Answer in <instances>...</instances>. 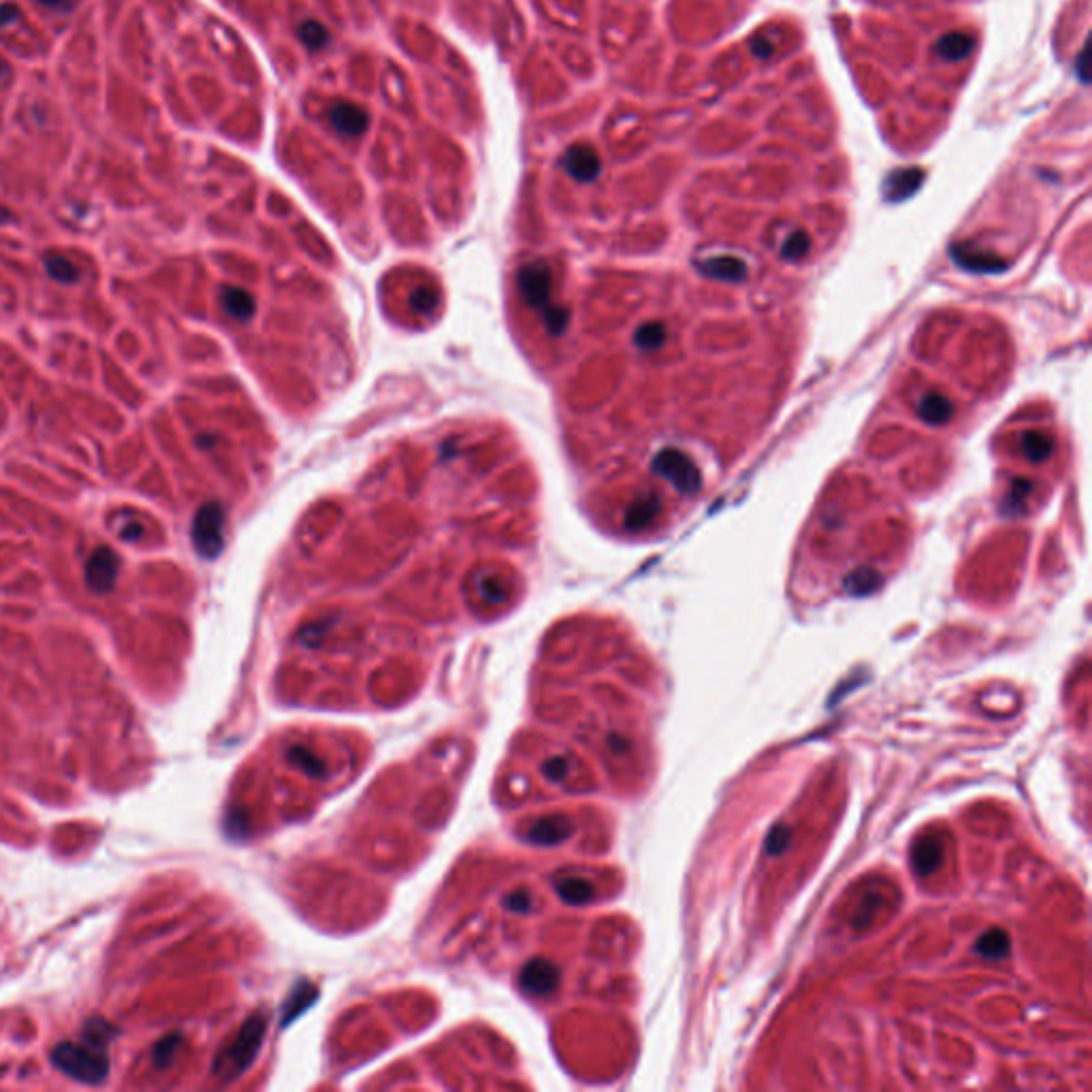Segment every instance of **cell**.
Listing matches in <instances>:
<instances>
[{
    "label": "cell",
    "mask_w": 1092,
    "mask_h": 1092,
    "mask_svg": "<svg viewBox=\"0 0 1092 1092\" xmlns=\"http://www.w3.org/2000/svg\"><path fill=\"white\" fill-rule=\"evenodd\" d=\"M115 1031L101 1018L86 1022L81 1043L64 1042L51 1050V1062L81 1084H103L109 1076V1043Z\"/></svg>",
    "instance_id": "6da1fadb"
},
{
    "label": "cell",
    "mask_w": 1092,
    "mask_h": 1092,
    "mask_svg": "<svg viewBox=\"0 0 1092 1092\" xmlns=\"http://www.w3.org/2000/svg\"><path fill=\"white\" fill-rule=\"evenodd\" d=\"M120 559L111 546H98L86 562V585L95 593H109L118 581Z\"/></svg>",
    "instance_id": "7a4b0ae2"
},
{
    "label": "cell",
    "mask_w": 1092,
    "mask_h": 1092,
    "mask_svg": "<svg viewBox=\"0 0 1092 1092\" xmlns=\"http://www.w3.org/2000/svg\"><path fill=\"white\" fill-rule=\"evenodd\" d=\"M192 540L203 557H216L222 548V512L218 506L207 504L197 512L192 523Z\"/></svg>",
    "instance_id": "3957f363"
},
{
    "label": "cell",
    "mask_w": 1092,
    "mask_h": 1092,
    "mask_svg": "<svg viewBox=\"0 0 1092 1092\" xmlns=\"http://www.w3.org/2000/svg\"><path fill=\"white\" fill-rule=\"evenodd\" d=\"M329 122L344 137H361L365 133L367 124H370L365 109L346 101L333 105L329 109Z\"/></svg>",
    "instance_id": "277c9868"
},
{
    "label": "cell",
    "mask_w": 1092,
    "mask_h": 1092,
    "mask_svg": "<svg viewBox=\"0 0 1092 1092\" xmlns=\"http://www.w3.org/2000/svg\"><path fill=\"white\" fill-rule=\"evenodd\" d=\"M564 167L578 182H592L600 173V156L589 145H572L564 156Z\"/></svg>",
    "instance_id": "5b68a950"
},
{
    "label": "cell",
    "mask_w": 1092,
    "mask_h": 1092,
    "mask_svg": "<svg viewBox=\"0 0 1092 1092\" xmlns=\"http://www.w3.org/2000/svg\"><path fill=\"white\" fill-rule=\"evenodd\" d=\"M973 37H968L965 32H948L943 34L941 39L937 41V45H934V50H937V54L943 58V60L950 62H958V60H965V58L971 56L973 51Z\"/></svg>",
    "instance_id": "8992f818"
},
{
    "label": "cell",
    "mask_w": 1092,
    "mask_h": 1092,
    "mask_svg": "<svg viewBox=\"0 0 1092 1092\" xmlns=\"http://www.w3.org/2000/svg\"><path fill=\"white\" fill-rule=\"evenodd\" d=\"M975 951L982 958H990V960L1005 958L1009 951L1007 932L1001 931V928H990V931H986L982 937H979L977 945H975Z\"/></svg>",
    "instance_id": "52a82bcc"
},
{
    "label": "cell",
    "mask_w": 1092,
    "mask_h": 1092,
    "mask_svg": "<svg viewBox=\"0 0 1092 1092\" xmlns=\"http://www.w3.org/2000/svg\"><path fill=\"white\" fill-rule=\"evenodd\" d=\"M941 860V847L934 839H924L913 851V867L920 875H931Z\"/></svg>",
    "instance_id": "ba28073f"
},
{
    "label": "cell",
    "mask_w": 1092,
    "mask_h": 1092,
    "mask_svg": "<svg viewBox=\"0 0 1092 1092\" xmlns=\"http://www.w3.org/2000/svg\"><path fill=\"white\" fill-rule=\"evenodd\" d=\"M45 270H48L50 276L60 284H73V282H78L81 276L78 267L73 265V261H69L67 256L58 254V252H51L45 256Z\"/></svg>",
    "instance_id": "9c48e42d"
},
{
    "label": "cell",
    "mask_w": 1092,
    "mask_h": 1092,
    "mask_svg": "<svg viewBox=\"0 0 1092 1092\" xmlns=\"http://www.w3.org/2000/svg\"><path fill=\"white\" fill-rule=\"evenodd\" d=\"M222 301H225L226 312H229L231 317L246 318V317H250V314H252V307H254L252 306V299H250V297L246 293H243V290L229 289L225 293V299H222Z\"/></svg>",
    "instance_id": "30bf717a"
},
{
    "label": "cell",
    "mask_w": 1092,
    "mask_h": 1092,
    "mask_svg": "<svg viewBox=\"0 0 1092 1092\" xmlns=\"http://www.w3.org/2000/svg\"><path fill=\"white\" fill-rule=\"evenodd\" d=\"M922 175L920 169H907V171H896L892 175L890 179H887V186H890V190H898V195L895 198H901L904 195H909L911 190H915V186L922 182Z\"/></svg>",
    "instance_id": "8fae6325"
},
{
    "label": "cell",
    "mask_w": 1092,
    "mask_h": 1092,
    "mask_svg": "<svg viewBox=\"0 0 1092 1092\" xmlns=\"http://www.w3.org/2000/svg\"><path fill=\"white\" fill-rule=\"evenodd\" d=\"M299 39L307 45L309 50H320L329 43V32H326V28L323 24L309 20V22H303V24L299 26Z\"/></svg>",
    "instance_id": "7c38bea8"
},
{
    "label": "cell",
    "mask_w": 1092,
    "mask_h": 1092,
    "mask_svg": "<svg viewBox=\"0 0 1092 1092\" xmlns=\"http://www.w3.org/2000/svg\"><path fill=\"white\" fill-rule=\"evenodd\" d=\"M178 1039L179 1037H167V1039H162L159 1045H156L154 1048V1065L156 1067L162 1069L171 1062V1056H173L175 1045H178Z\"/></svg>",
    "instance_id": "4fadbf2b"
},
{
    "label": "cell",
    "mask_w": 1092,
    "mask_h": 1092,
    "mask_svg": "<svg viewBox=\"0 0 1092 1092\" xmlns=\"http://www.w3.org/2000/svg\"><path fill=\"white\" fill-rule=\"evenodd\" d=\"M787 843H790V830H787L785 826H775L773 832H770L766 849L768 854H781V851L785 849Z\"/></svg>",
    "instance_id": "5bb4252c"
},
{
    "label": "cell",
    "mask_w": 1092,
    "mask_h": 1092,
    "mask_svg": "<svg viewBox=\"0 0 1092 1092\" xmlns=\"http://www.w3.org/2000/svg\"><path fill=\"white\" fill-rule=\"evenodd\" d=\"M20 17V9L14 3L0 5V26H9Z\"/></svg>",
    "instance_id": "9a60e30c"
},
{
    "label": "cell",
    "mask_w": 1092,
    "mask_h": 1092,
    "mask_svg": "<svg viewBox=\"0 0 1092 1092\" xmlns=\"http://www.w3.org/2000/svg\"><path fill=\"white\" fill-rule=\"evenodd\" d=\"M751 50H753V54L760 56V58H768L770 54H773V45H770L766 39H756V41H753Z\"/></svg>",
    "instance_id": "2e32d148"
},
{
    "label": "cell",
    "mask_w": 1092,
    "mask_h": 1092,
    "mask_svg": "<svg viewBox=\"0 0 1092 1092\" xmlns=\"http://www.w3.org/2000/svg\"><path fill=\"white\" fill-rule=\"evenodd\" d=\"M142 531H143L142 525H139V523H131V525H128V528H122L120 534H122V538L131 542V540H139Z\"/></svg>",
    "instance_id": "e0dca14e"
},
{
    "label": "cell",
    "mask_w": 1092,
    "mask_h": 1092,
    "mask_svg": "<svg viewBox=\"0 0 1092 1092\" xmlns=\"http://www.w3.org/2000/svg\"><path fill=\"white\" fill-rule=\"evenodd\" d=\"M41 5H45V7L56 9V11H67L69 5H71V0H39Z\"/></svg>",
    "instance_id": "ac0fdd59"
},
{
    "label": "cell",
    "mask_w": 1092,
    "mask_h": 1092,
    "mask_svg": "<svg viewBox=\"0 0 1092 1092\" xmlns=\"http://www.w3.org/2000/svg\"><path fill=\"white\" fill-rule=\"evenodd\" d=\"M1086 58H1088V51L1082 50V54H1079V60H1078V73L1084 81H1088V75H1086Z\"/></svg>",
    "instance_id": "d6986e66"
},
{
    "label": "cell",
    "mask_w": 1092,
    "mask_h": 1092,
    "mask_svg": "<svg viewBox=\"0 0 1092 1092\" xmlns=\"http://www.w3.org/2000/svg\"><path fill=\"white\" fill-rule=\"evenodd\" d=\"M3 71H5V62L0 60V73H3Z\"/></svg>",
    "instance_id": "ffe728a7"
}]
</instances>
